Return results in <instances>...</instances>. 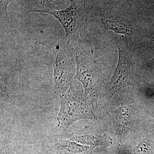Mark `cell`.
<instances>
[{
	"label": "cell",
	"mask_w": 154,
	"mask_h": 154,
	"mask_svg": "<svg viewBox=\"0 0 154 154\" xmlns=\"http://www.w3.org/2000/svg\"><path fill=\"white\" fill-rule=\"evenodd\" d=\"M67 42L70 48L75 62V79L82 84L86 96L90 95L95 99L99 71L94 59L93 51L91 47L88 48L84 47L78 41Z\"/></svg>",
	"instance_id": "1"
},
{
	"label": "cell",
	"mask_w": 154,
	"mask_h": 154,
	"mask_svg": "<svg viewBox=\"0 0 154 154\" xmlns=\"http://www.w3.org/2000/svg\"><path fill=\"white\" fill-rule=\"evenodd\" d=\"M59 98L60 105L57 121L58 126L63 131H66L75 122L79 119H96L85 99L76 91L72 84L65 94Z\"/></svg>",
	"instance_id": "2"
},
{
	"label": "cell",
	"mask_w": 154,
	"mask_h": 154,
	"mask_svg": "<svg viewBox=\"0 0 154 154\" xmlns=\"http://www.w3.org/2000/svg\"><path fill=\"white\" fill-rule=\"evenodd\" d=\"M66 8L61 10H37L32 13L49 14L60 22L65 31V40L68 42L78 41L80 36L87 33V19L81 2L70 1Z\"/></svg>",
	"instance_id": "3"
},
{
	"label": "cell",
	"mask_w": 154,
	"mask_h": 154,
	"mask_svg": "<svg viewBox=\"0 0 154 154\" xmlns=\"http://www.w3.org/2000/svg\"><path fill=\"white\" fill-rule=\"evenodd\" d=\"M44 45L54 55L55 64L51 66L54 69V82L55 92L59 97L63 96L72 85L74 75L75 68L72 53L69 44L48 45L42 42Z\"/></svg>",
	"instance_id": "4"
},
{
	"label": "cell",
	"mask_w": 154,
	"mask_h": 154,
	"mask_svg": "<svg viewBox=\"0 0 154 154\" xmlns=\"http://www.w3.org/2000/svg\"><path fill=\"white\" fill-rule=\"evenodd\" d=\"M119 51L118 64L111 82L110 99L119 91L127 86L134 85L135 82L131 72L129 56L124 48L117 44Z\"/></svg>",
	"instance_id": "5"
},
{
	"label": "cell",
	"mask_w": 154,
	"mask_h": 154,
	"mask_svg": "<svg viewBox=\"0 0 154 154\" xmlns=\"http://www.w3.org/2000/svg\"><path fill=\"white\" fill-rule=\"evenodd\" d=\"M101 20L107 30H112L115 33L120 34L127 35L132 34L131 30L127 25L112 16L103 15Z\"/></svg>",
	"instance_id": "6"
},
{
	"label": "cell",
	"mask_w": 154,
	"mask_h": 154,
	"mask_svg": "<svg viewBox=\"0 0 154 154\" xmlns=\"http://www.w3.org/2000/svg\"><path fill=\"white\" fill-rule=\"evenodd\" d=\"M57 152L60 154H75L84 152L86 148L71 140L60 139L54 145Z\"/></svg>",
	"instance_id": "7"
},
{
	"label": "cell",
	"mask_w": 154,
	"mask_h": 154,
	"mask_svg": "<svg viewBox=\"0 0 154 154\" xmlns=\"http://www.w3.org/2000/svg\"><path fill=\"white\" fill-rule=\"evenodd\" d=\"M22 1L23 5L28 9L29 12H32L37 10H51L53 8L55 10L57 5H60L61 3L64 1Z\"/></svg>",
	"instance_id": "8"
},
{
	"label": "cell",
	"mask_w": 154,
	"mask_h": 154,
	"mask_svg": "<svg viewBox=\"0 0 154 154\" xmlns=\"http://www.w3.org/2000/svg\"><path fill=\"white\" fill-rule=\"evenodd\" d=\"M0 98L1 102H6L12 105H19L22 102L20 96L12 91L8 87L1 81Z\"/></svg>",
	"instance_id": "9"
},
{
	"label": "cell",
	"mask_w": 154,
	"mask_h": 154,
	"mask_svg": "<svg viewBox=\"0 0 154 154\" xmlns=\"http://www.w3.org/2000/svg\"><path fill=\"white\" fill-rule=\"evenodd\" d=\"M0 7H1V20L2 22H5L8 25H10V19L8 15L7 10L8 6L9 4L12 2V1H0Z\"/></svg>",
	"instance_id": "10"
},
{
	"label": "cell",
	"mask_w": 154,
	"mask_h": 154,
	"mask_svg": "<svg viewBox=\"0 0 154 154\" xmlns=\"http://www.w3.org/2000/svg\"><path fill=\"white\" fill-rule=\"evenodd\" d=\"M1 154H8L7 152L1 149Z\"/></svg>",
	"instance_id": "11"
},
{
	"label": "cell",
	"mask_w": 154,
	"mask_h": 154,
	"mask_svg": "<svg viewBox=\"0 0 154 154\" xmlns=\"http://www.w3.org/2000/svg\"><path fill=\"white\" fill-rule=\"evenodd\" d=\"M152 39H153V41L154 42V34L153 36H152Z\"/></svg>",
	"instance_id": "12"
}]
</instances>
